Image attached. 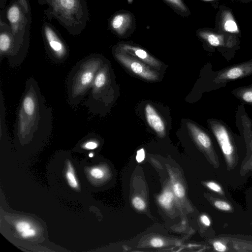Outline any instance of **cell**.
Listing matches in <instances>:
<instances>
[{"instance_id": "6da1fadb", "label": "cell", "mask_w": 252, "mask_h": 252, "mask_svg": "<svg viewBox=\"0 0 252 252\" xmlns=\"http://www.w3.org/2000/svg\"><path fill=\"white\" fill-rule=\"evenodd\" d=\"M14 130L16 138L23 142L44 138L53 130L52 109L46 104L40 87L32 76L26 81Z\"/></svg>"}, {"instance_id": "7a4b0ae2", "label": "cell", "mask_w": 252, "mask_h": 252, "mask_svg": "<svg viewBox=\"0 0 252 252\" xmlns=\"http://www.w3.org/2000/svg\"><path fill=\"white\" fill-rule=\"evenodd\" d=\"M0 18L10 26L14 36V50L8 62L11 66L20 65L26 59L30 46L32 22L29 0H12L5 8L0 10Z\"/></svg>"}, {"instance_id": "3957f363", "label": "cell", "mask_w": 252, "mask_h": 252, "mask_svg": "<svg viewBox=\"0 0 252 252\" xmlns=\"http://www.w3.org/2000/svg\"><path fill=\"white\" fill-rule=\"evenodd\" d=\"M48 8L43 10L46 18L56 19L69 33L75 36L86 28L89 13L86 0H37Z\"/></svg>"}, {"instance_id": "277c9868", "label": "cell", "mask_w": 252, "mask_h": 252, "mask_svg": "<svg viewBox=\"0 0 252 252\" xmlns=\"http://www.w3.org/2000/svg\"><path fill=\"white\" fill-rule=\"evenodd\" d=\"M105 63L100 55L91 54L78 61L72 67L66 84L67 101L70 105L80 104L89 93L97 72Z\"/></svg>"}, {"instance_id": "5b68a950", "label": "cell", "mask_w": 252, "mask_h": 252, "mask_svg": "<svg viewBox=\"0 0 252 252\" xmlns=\"http://www.w3.org/2000/svg\"><path fill=\"white\" fill-rule=\"evenodd\" d=\"M41 30L45 49L49 59L56 63L65 62L69 57V48L59 31L47 22L42 23Z\"/></svg>"}, {"instance_id": "8992f818", "label": "cell", "mask_w": 252, "mask_h": 252, "mask_svg": "<svg viewBox=\"0 0 252 252\" xmlns=\"http://www.w3.org/2000/svg\"><path fill=\"white\" fill-rule=\"evenodd\" d=\"M110 83V72L106 63L97 72L85 102L89 111L93 114L102 112L105 95Z\"/></svg>"}, {"instance_id": "52a82bcc", "label": "cell", "mask_w": 252, "mask_h": 252, "mask_svg": "<svg viewBox=\"0 0 252 252\" xmlns=\"http://www.w3.org/2000/svg\"><path fill=\"white\" fill-rule=\"evenodd\" d=\"M210 126L222 152L227 170L233 169L237 165L238 156L230 133L227 127L220 122H212Z\"/></svg>"}, {"instance_id": "ba28073f", "label": "cell", "mask_w": 252, "mask_h": 252, "mask_svg": "<svg viewBox=\"0 0 252 252\" xmlns=\"http://www.w3.org/2000/svg\"><path fill=\"white\" fill-rule=\"evenodd\" d=\"M115 56L117 60L130 71L138 76L147 80H157L158 77L157 74L148 66L126 54L119 49L115 51Z\"/></svg>"}, {"instance_id": "9c48e42d", "label": "cell", "mask_w": 252, "mask_h": 252, "mask_svg": "<svg viewBox=\"0 0 252 252\" xmlns=\"http://www.w3.org/2000/svg\"><path fill=\"white\" fill-rule=\"evenodd\" d=\"M187 126L195 142L209 157L212 164L216 168H218L220 166L219 160L209 135L192 123L188 122Z\"/></svg>"}, {"instance_id": "30bf717a", "label": "cell", "mask_w": 252, "mask_h": 252, "mask_svg": "<svg viewBox=\"0 0 252 252\" xmlns=\"http://www.w3.org/2000/svg\"><path fill=\"white\" fill-rule=\"evenodd\" d=\"M14 50V36L9 24L0 18V62L10 61Z\"/></svg>"}, {"instance_id": "8fae6325", "label": "cell", "mask_w": 252, "mask_h": 252, "mask_svg": "<svg viewBox=\"0 0 252 252\" xmlns=\"http://www.w3.org/2000/svg\"><path fill=\"white\" fill-rule=\"evenodd\" d=\"M252 74V62H247L229 67L220 71L215 79L217 83L246 77Z\"/></svg>"}, {"instance_id": "7c38bea8", "label": "cell", "mask_w": 252, "mask_h": 252, "mask_svg": "<svg viewBox=\"0 0 252 252\" xmlns=\"http://www.w3.org/2000/svg\"><path fill=\"white\" fill-rule=\"evenodd\" d=\"M145 115L149 126L159 136L165 134V124L155 109L150 104L145 106Z\"/></svg>"}, {"instance_id": "4fadbf2b", "label": "cell", "mask_w": 252, "mask_h": 252, "mask_svg": "<svg viewBox=\"0 0 252 252\" xmlns=\"http://www.w3.org/2000/svg\"><path fill=\"white\" fill-rule=\"evenodd\" d=\"M118 48L132 54L141 61L153 67H158L160 65V63L158 61L149 55L145 50L141 48L124 44L120 45Z\"/></svg>"}, {"instance_id": "5bb4252c", "label": "cell", "mask_w": 252, "mask_h": 252, "mask_svg": "<svg viewBox=\"0 0 252 252\" xmlns=\"http://www.w3.org/2000/svg\"><path fill=\"white\" fill-rule=\"evenodd\" d=\"M131 21L130 14L120 13L115 15L110 20L111 29L120 35H123L129 27Z\"/></svg>"}, {"instance_id": "9a60e30c", "label": "cell", "mask_w": 252, "mask_h": 252, "mask_svg": "<svg viewBox=\"0 0 252 252\" xmlns=\"http://www.w3.org/2000/svg\"><path fill=\"white\" fill-rule=\"evenodd\" d=\"M199 35L211 46H218L222 44L220 37L214 33L202 31L199 32Z\"/></svg>"}, {"instance_id": "2e32d148", "label": "cell", "mask_w": 252, "mask_h": 252, "mask_svg": "<svg viewBox=\"0 0 252 252\" xmlns=\"http://www.w3.org/2000/svg\"><path fill=\"white\" fill-rule=\"evenodd\" d=\"M65 177L70 187L76 189L78 188V183L76 178L74 169L70 161L67 162Z\"/></svg>"}, {"instance_id": "e0dca14e", "label": "cell", "mask_w": 252, "mask_h": 252, "mask_svg": "<svg viewBox=\"0 0 252 252\" xmlns=\"http://www.w3.org/2000/svg\"><path fill=\"white\" fill-rule=\"evenodd\" d=\"M174 196L173 193L169 190L164 191L158 197L159 204L166 209L170 208L172 205Z\"/></svg>"}, {"instance_id": "ac0fdd59", "label": "cell", "mask_w": 252, "mask_h": 252, "mask_svg": "<svg viewBox=\"0 0 252 252\" xmlns=\"http://www.w3.org/2000/svg\"><path fill=\"white\" fill-rule=\"evenodd\" d=\"M213 204L217 209L226 212H232L234 208L232 205L228 201L220 199L214 198L213 200Z\"/></svg>"}, {"instance_id": "d6986e66", "label": "cell", "mask_w": 252, "mask_h": 252, "mask_svg": "<svg viewBox=\"0 0 252 252\" xmlns=\"http://www.w3.org/2000/svg\"><path fill=\"white\" fill-rule=\"evenodd\" d=\"M250 149V153H248L241 164L240 173L242 176L252 171V145L251 146Z\"/></svg>"}, {"instance_id": "ffe728a7", "label": "cell", "mask_w": 252, "mask_h": 252, "mask_svg": "<svg viewBox=\"0 0 252 252\" xmlns=\"http://www.w3.org/2000/svg\"><path fill=\"white\" fill-rule=\"evenodd\" d=\"M232 246L235 251L252 252V244L240 241L231 240Z\"/></svg>"}, {"instance_id": "44dd1931", "label": "cell", "mask_w": 252, "mask_h": 252, "mask_svg": "<svg viewBox=\"0 0 252 252\" xmlns=\"http://www.w3.org/2000/svg\"><path fill=\"white\" fill-rule=\"evenodd\" d=\"M213 247L216 251L224 252L229 251L224 238L215 240L212 243Z\"/></svg>"}, {"instance_id": "7402d4cb", "label": "cell", "mask_w": 252, "mask_h": 252, "mask_svg": "<svg viewBox=\"0 0 252 252\" xmlns=\"http://www.w3.org/2000/svg\"><path fill=\"white\" fill-rule=\"evenodd\" d=\"M99 145L98 140L93 136H90V137L86 139L81 145V147L84 149L86 150H94L96 149Z\"/></svg>"}, {"instance_id": "603a6c76", "label": "cell", "mask_w": 252, "mask_h": 252, "mask_svg": "<svg viewBox=\"0 0 252 252\" xmlns=\"http://www.w3.org/2000/svg\"><path fill=\"white\" fill-rule=\"evenodd\" d=\"M223 28L225 31L230 32H238V27L235 21L231 18L226 19L223 23Z\"/></svg>"}, {"instance_id": "cb8c5ba5", "label": "cell", "mask_w": 252, "mask_h": 252, "mask_svg": "<svg viewBox=\"0 0 252 252\" xmlns=\"http://www.w3.org/2000/svg\"><path fill=\"white\" fill-rule=\"evenodd\" d=\"M206 186L220 195L224 196V192L221 186L214 181H209L205 183Z\"/></svg>"}, {"instance_id": "d4e9b609", "label": "cell", "mask_w": 252, "mask_h": 252, "mask_svg": "<svg viewBox=\"0 0 252 252\" xmlns=\"http://www.w3.org/2000/svg\"><path fill=\"white\" fill-rule=\"evenodd\" d=\"M172 6L182 12H187V8L182 0H165Z\"/></svg>"}, {"instance_id": "484cf974", "label": "cell", "mask_w": 252, "mask_h": 252, "mask_svg": "<svg viewBox=\"0 0 252 252\" xmlns=\"http://www.w3.org/2000/svg\"><path fill=\"white\" fill-rule=\"evenodd\" d=\"M173 190L175 195L177 197L181 198L185 196L184 188L180 183H176L173 185Z\"/></svg>"}, {"instance_id": "4316f807", "label": "cell", "mask_w": 252, "mask_h": 252, "mask_svg": "<svg viewBox=\"0 0 252 252\" xmlns=\"http://www.w3.org/2000/svg\"><path fill=\"white\" fill-rule=\"evenodd\" d=\"M133 206L138 210H143L146 207L145 201L140 197H134L132 201Z\"/></svg>"}, {"instance_id": "83f0119b", "label": "cell", "mask_w": 252, "mask_h": 252, "mask_svg": "<svg viewBox=\"0 0 252 252\" xmlns=\"http://www.w3.org/2000/svg\"><path fill=\"white\" fill-rule=\"evenodd\" d=\"M17 231L19 233H22L30 228H31L30 224L26 221H21L18 222L15 225Z\"/></svg>"}, {"instance_id": "f1b7e54d", "label": "cell", "mask_w": 252, "mask_h": 252, "mask_svg": "<svg viewBox=\"0 0 252 252\" xmlns=\"http://www.w3.org/2000/svg\"><path fill=\"white\" fill-rule=\"evenodd\" d=\"M90 174L95 179H101L104 175V171L98 167L92 168L90 171Z\"/></svg>"}, {"instance_id": "f546056e", "label": "cell", "mask_w": 252, "mask_h": 252, "mask_svg": "<svg viewBox=\"0 0 252 252\" xmlns=\"http://www.w3.org/2000/svg\"><path fill=\"white\" fill-rule=\"evenodd\" d=\"M242 99L249 103H252V90H246L241 94Z\"/></svg>"}, {"instance_id": "4dcf8cb0", "label": "cell", "mask_w": 252, "mask_h": 252, "mask_svg": "<svg viewBox=\"0 0 252 252\" xmlns=\"http://www.w3.org/2000/svg\"><path fill=\"white\" fill-rule=\"evenodd\" d=\"M150 244L155 248L161 247L164 245L163 240L159 238H154L150 241Z\"/></svg>"}, {"instance_id": "1f68e13d", "label": "cell", "mask_w": 252, "mask_h": 252, "mask_svg": "<svg viewBox=\"0 0 252 252\" xmlns=\"http://www.w3.org/2000/svg\"><path fill=\"white\" fill-rule=\"evenodd\" d=\"M35 230L31 228L22 232L21 234L22 237L27 238L33 236L35 234Z\"/></svg>"}, {"instance_id": "d6a6232c", "label": "cell", "mask_w": 252, "mask_h": 252, "mask_svg": "<svg viewBox=\"0 0 252 252\" xmlns=\"http://www.w3.org/2000/svg\"><path fill=\"white\" fill-rule=\"evenodd\" d=\"M145 151L143 148L138 150L136 156L137 161L139 163L141 162L145 159Z\"/></svg>"}, {"instance_id": "836d02e7", "label": "cell", "mask_w": 252, "mask_h": 252, "mask_svg": "<svg viewBox=\"0 0 252 252\" xmlns=\"http://www.w3.org/2000/svg\"><path fill=\"white\" fill-rule=\"evenodd\" d=\"M200 221L206 226H209L211 225V220L209 218L205 215H203L200 217Z\"/></svg>"}, {"instance_id": "e575fe53", "label": "cell", "mask_w": 252, "mask_h": 252, "mask_svg": "<svg viewBox=\"0 0 252 252\" xmlns=\"http://www.w3.org/2000/svg\"><path fill=\"white\" fill-rule=\"evenodd\" d=\"M7 0H0V10L6 8Z\"/></svg>"}, {"instance_id": "d590c367", "label": "cell", "mask_w": 252, "mask_h": 252, "mask_svg": "<svg viewBox=\"0 0 252 252\" xmlns=\"http://www.w3.org/2000/svg\"><path fill=\"white\" fill-rule=\"evenodd\" d=\"M240 0V1H243V2H248L252 1V0Z\"/></svg>"}, {"instance_id": "8d00e7d4", "label": "cell", "mask_w": 252, "mask_h": 252, "mask_svg": "<svg viewBox=\"0 0 252 252\" xmlns=\"http://www.w3.org/2000/svg\"><path fill=\"white\" fill-rule=\"evenodd\" d=\"M89 157H90V158H92V157H93V153H90V154H89Z\"/></svg>"}, {"instance_id": "74e56055", "label": "cell", "mask_w": 252, "mask_h": 252, "mask_svg": "<svg viewBox=\"0 0 252 252\" xmlns=\"http://www.w3.org/2000/svg\"><path fill=\"white\" fill-rule=\"evenodd\" d=\"M205 0V1H210V0Z\"/></svg>"}, {"instance_id": "f35d334b", "label": "cell", "mask_w": 252, "mask_h": 252, "mask_svg": "<svg viewBox=\"0 0 252 252\" xmlns=\"http://www.w3.org/2000/svg\"><path fill=\"white\" fill-rule=\"evenodd\" d=\"M251 224L252 225V223H251Z\"/></svg>"}, {"instance_id": "ab89813d", "label": "cell", "mask_w": 252, "mask_h": 252, "mask_svg": "<svg viewBox=\"0 0 252 252\" xmlns=\"http://www.w3.org/2000/svg\"></svg>"}]
</instances>
